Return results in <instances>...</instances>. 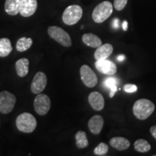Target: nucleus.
<instances>
[{
	"label": "nucleus",
	"mask_w": 156,
	"mask_h": 156,
	"mask_svg": "<svg viewBox=\"0 0 156 156\" xmlns=\"http://www.w3.org/2000/svg\"><path fill=\"white\" fill-rule=\"evenodd\" d=\"M155 110V105L147 99H140L134 103L133 113L136 118L140 120H145L153 114Z\"/></svg>",
	"instance_id": "nucleus-1"
},
{
	"label": "nucleus",
	"mask_w": 156,
	"mask_h": 156,
	"mask_svg": "<svg viewBox=\"0 0 156 156\" xmlns=\"http://www.w3.org/2000/svg\"><path fill=\"white\" fill-rule=\"evenodd\" d=\"M16 126L19 131L24 133H32L37 126L36 119L30 113H23L17 117Z\"/></svg>",
	"instance_id": "nucleus-2"
},
{
	"label": "nucleus",
	"mask_w": 156,
	"mask_h": 156,
	"mask_svg": "<svg viewBox=\"0 0 156 156\" xmlns=\"http://www.w3.org/2000/svg\"><path fill=\"white\" fill-rule=\"evenodd\" d=\"M113 12V5L108 1H104L98 5L92 13L93 20L97 23H102L111 16Z\"/></svg>",
	"instance_id": "nucleus-3"
},
{
	"label": "nucleus",
	"mask_w": 156,
	"mask_h": 156,
	"mask_svg": "<svg viewBox=\"0 0 156 156\" xmlns=\"http://www.w3.org/2000/svg\"><path fill=\"white\" fill-rule=\"evenodd\" d=\"M83 9L80 6L77 5H70L64 11L62 20L64 24L67 25H75L83 17Z\"/></svg>",
	"instance_id": "nucleus-4"
},
{
	"label": "nucleus",
	"mask_w": 156,
	"mask_h": 156,
	"mask_svg": "<svg viewBox=\"0 0 156 156\" xmlns=\"http://www.w3.org/2000/svg\"><path fill=\"white\" fill-rule=\"evenodd\" d=\"M48 34L52 39L64 47H70L72 46L73 42L69 34L60 27L49 26Z\"/></svg>",
	"instance_id": "nucleus-5"
},
{
	"label": "nucleus",
	"mask_w": 156,
	"mask_h": 156,
	"mask_svg": "<svg viewBox=\"0 0 156 156\" xmlns=\"http://www.w3.org/2000/svg\"><path fill=\"white\" fill-rule=\"evenodd\" d=\"M16 103V97L13 93L7 90H3L0 93V112L7 114L14 109Z\"/></svg>",
	"instance_id": "nucleus-6"
},
{
	"label": "nucleus",
	"mask_w": 156,
	"mask_h": 156,
	"mask_svg": "<svg viewBox=\"0 0 156 156\" xmlns=\"http://www.w3.org/2000/svg\"><path fill=\"white\" fill-rule=\"evenodd\" d=\"M34 106L37 114L41 116H44L47 114L51 108V100L49 97L46 94L38 93L34 100Z\"/></svg>",
	"instance_id": "nucleus-7"
},
{
	"label": "nucleus",
	"mask_w": 156,
	"mask_h": 156,
	"mask_svg": "<svg viewBox=\"0 0 156 156\" xmlns=\"http://www.w3.org/2000/svg\"><path fill=\"white\" fill-rule=\"evenodd\" d=\"M80 77L84 85L87 87H93L98 83V77L88 65L84 64L80 69Z\"/></svg>",
	"instance_id": "nucleus-8"
},
{
	"label": "nucleus",
	"mask_w": 156,
	"mask_h": 156,
	"mask_svg": "<svg viewBox=\"0 0 156 156\" xmlns=\"http://www.w3.org/2000/svg\"><path fill=\"white\" fill-rule=\"evenodd\" d=\"M47 85V77L43 72H38L30 85L31 92L34 94L41 93Z\"/></svg>",
	"instance_id": "nucleus-9"
},
{
	"label": "nucleus",
	"mask_w": 156,
	"mask_h": 156,
	"mask_svg": "<svg viewBox=\"0 0 156 156\" xmlns=\"http://www.w3.org/2000/svg\"><path fill=\"white\" fill-rule=\"evenodd\" d=\"M95 65L98 71L105 75H113L116 74L117 71L116 64L107 59L97 60Z\"/></svg>",
	"instance_id": "nucleus-10"
},
{
	"label": "nucleus",
	"mask_w": 156,
	"mask_h": 156,
	"mask_svg": "<svg viewBox=\"0 0 156 156\" xmlns=\"http://www.w3.org/2000/svg\"><path fill=\"white\" fill-rule=\"evenodd\" d=\"M38 7L37 0H23L20 14L24 17L32 16L36 12Z\"/></svg>",
	"instance_id": "nucleus-11"
},
{
	"label": "nucleus",
	"mask_w": 156,
	"mask_h": 156,
	"mask_svg": "<svg viewBox=\"0 0 156 156\" xmlns=\"http://www.w3.org/2000/svg\"><path fill=\"white\" fill-rule=\"evenodd\" d=\"M88 102L90 106L95 111H101L104 108V98L100 93L96 91L92 92L89 95Z\"/></svg>",
	"instance_id": "nucleus-12"
},
{
	"label": "nucleus",
	"mask_w": 156,
	"mask_h": 156,
	"mask_svg": "<svg viewBox=\"0 0 156 156\" xmlns=\"http://www.w3.org/2000/svg\"><path fill=\"white\" fill-rule=\"evenodd\" d=\"M104 121L100 115H95L88 122V128L90 131L94 134H98L102 130Z\"/></svg>",
	"instance_id": "nucleus-13"
},
{
	"label": "nucleus",
	"mask_w": 156,
	"mask_h": 156,
	"mask_svg": "<svg viewBox=\"0 0 156 156\" xmlns=\"http://www.w3.org/2000/svg\"><path fill=\"white\" fill-rule=\"evenodd\" d=\"M23 0H6L5 3V10L7 14L15 16L20 14Z\"/></svg>",
	"instance_id": "nucleus-14"
},
{
	"label": "nucleus",
	"mask_w": 156,
	"mask_h": 156,
	"mask_svg": "<svg viewBox=\"0 0 156 156\" xmlns=\"http://www.w3.org/2000/svg\"><path fill=\"white\" fill-rule=\"evenodd\" d=\"M113 48L112 45L110 44H105L97 48L96 51L94 53V58L97 60L101 59H106L109 56L113 53Z\"/></svg>",
	"instance_id": "nucleus-15"
},
{
	"label": "nucleus",
	"mask_w": 156,
	"mask_h": 156,
	"mask_svg": "<svg viewBox=\"0 0 156 156\" xmlns=\"http://www.w3.org/2000/svg\"><path fill=\"white\" fill-rule=\"evenodd\" d=\"M110 145L115 149L118 150L119 151H125L128 149L130 146V142L126 138L122 136H115L113 137L109 142Z\"/></svg>",
	"instance_id": "nucleus-16"
},
{
	"label": "nucleus",
	"mask_w": 156,
	"mask_h": 156,
	"mask_svg": "<svg viewBox=\"0 0 156 156\" xmlns=\"http://www.w3.org/2000/svg\"><path fill=\"white\" fill-rule=\"evenodd\" d=\"M15 69L19 77H25L29 72V60L26 58H20L15 63Z\"/></svg>",
	"instance_id": "nucleus-17"
},
{
	"label": "nucleus",
	"mask_w": 156,
	"mask_h": 156,
	"mask_svg": "<svg viewBox=\"0 0 156 156\" xmlns=\"http://www.w3.org/2000/svg\"><path fill=\"white\" fill-rule=\"evenodd\" d=\"M83 42L92 48H98L102 45V41L98 36L93 34H85L82 37Z\"/></svg>",
	"instance_id": "nucleus-18"
},
{
	"label": "nucleus",
	"mask_w": 156,
	"mask_h": 156,
	"mask_svg": "<svg viewBox=\"0 0 156 156\" xmlns=\"http://www.w3.org/2000/svg\"><path fill=\"white\" fill-rule=\"evenodd\" d=\"M12 51V46L9 38H0V57H6Z\"/></svg>",
	"instance_id": "nucleus-19"
},
{
	"label": "nucleus",
	"mask_w": 156,
	"mask_h": 156,
	"mask_svg": "<svg viewBox=\"0 0 156 156\" xmlns=\"http://www.w3.org/2000/svg\"><path fill=\"white\" fill-rule=\"evenodd\" d=\"M33 39L27 37H22L19 38L16 44V48L20 52H23L28 50L33 45Z\"/></svg>",
	"instance_id": "nucleus-20"
},
{
	"label": "nucleus",
	"mask_w": 156,
	"mask_h": 156,
	"mask_svg": "<svg viewBox=\"0 0 156 156\" xmlns=\"http://www.w3.org/2000/svg\"><path fill=\"white\" fill-rule=\"evenodd\" d=\"M76 146L80 149L85 148L88 146V140L87 138V134L83 131H78L75 134Z\"/></svg>",
	"instance_id": "nucleus-21"
},
{
	"label": "nucleus",
	"mask_w": 156,
	"mask_h": 156,
	"mask_svg": "<svg viewBox=\"0 0 156 156\" xmlns=\"http://www.w3.org/2000/svg\"><path fill=\"white\" fill-rule=\"evenodd\" d=\"M134 150L139 153H147L151 149V146L149 142L143 139L136 140L134 144Z\"/></svg>",
	"instance_id": "nucleus-22"
},
{
	"label": "nucleus",
	"mask_w": 156,
	"mask_h": 156,
	"mask_svg": "<svg viewBox=\"0 0 156 156\" xmlns=\"http://www.w3.org/2000/svg\"><path fill=\"white\" fill-rule=\"evenodd\" d=\"M104 85L107 87L110 88V98H113L116 92L117 91L116 87V80L114 77H109L107 78L106 80L104 81Z\"/></svg>",
	"instance_id": "nucleus-23"
},
{
	"label": "nucleus",
	"mask_w": 156,
	"mask_h": 156,
	"mask_svg": "<svg viewBox=\"0 0 156 156\" xmlns=\"http://www.w3.org/2000/svg\"><path fill=\"white\" fill-rule=\"evenodd\" d=\"M108 146L106 144L101 142L95 148L94 153L96 155H104L108 153Z\"/></svg>",
	"instance_id": "nucleus-24"
},
{
	"label": "nucleus",
	"mask_w": 156,
	"mask_h": 156,
	"mask_svg": "<svg viewBox=\"0 0 156 156\" xmlns=\"http://www.w3.org/2000/svg\"><path fill=\"white\" fill-rule=\"evenodd\" d=\"M128 0H114V6L115 9L118 11H122L127 4Z\"/></svg>",
	"instance_id": "nucleus-25"
},
{
	"label": "nucleus",
	"mask_w": 156,
	"mask_h": 156,
	"mask_svg": "<svg viewBox=\"0 0 156 156\" xmlns=\"http://www.w3.org/2000/svg\"><path fill=\"white\" fill-rule=\"evenodd\" d=\"M124 90L126 93H134L137 90V87L133 84H127L124 87Z\"/></svg>",
	"instance_id": "nucleus-26"
},
{
	"label": "nucleus",
	"mask_w": 156,
	"mask_h": 156,
	"mask_svg": "<svg viewBox=\"0 0 156 156\" xmlns=\"http://www.w3.org/2000/svg\"><path fill=\"white\" fill-rule=\"evenodd\" d=\"M150 131H151V133L152 135L155 139H156V125H154L152 126L151 128V129H150Z\"/></svg>",
	"instance_id": "nucleus-27"
},
{
	"label": "nucleus",
	"mask_w": 156,
	"mask_h": 156,
	"mask_svg": "<svg viewBox=\"0 0 156 156\" xmlns=\"http://www.w3.org/2000/svg\"><path fill=\"white\" fill-rule=\"evenodd\" d=\"M124 59H125V56L123 55V54L117 56V60H118L119 62H123Z\"/></svg>",
	"instance_id": "nucleus-28"
},
{
	"label": "nucleus",
	"mask_w": 156,
	"mask_h": 156,
	"mask_svg": "<svg viewBox=\"0 0 156 156\" xmlns=\"http://www.w3.org/2000/svg\"><path fill=\"white\" fill-rule=\"evenodd\" d=\"M122 27H123V29H124V30H127V29H128V23L126 22V20L124 21V23H123Z\"/></svg>",
	"instance_id": "nucleus-29"
}]
</instances>
